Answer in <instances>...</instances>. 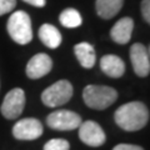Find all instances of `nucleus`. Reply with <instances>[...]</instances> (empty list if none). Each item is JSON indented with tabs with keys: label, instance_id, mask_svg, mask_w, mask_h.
Wrapping results in <instances>:
<instances>
[{
	"label": "nucleus",
	"instance_id": "1a4fd4ad",
	"mask_svg": "<svg viewBox=\"0 0 150 150\" xmlns=\"http://www.w3.org/2000/svg\"><path fill=\"white\" fill-rule=\"evenodd\" d=\"M130 62L134 73L140 78H145L150 74V56L148 49L143 44L135 43L130 48Z\"/></svg>",
	"mask_w": 150,
	"mask_h": 150
},
{
	"label": "nucleus",
	"instance_id": "a211bd4d",
	"mask_svg": "<svg viewBox=\"0 0 150 150\" xmlns=\"http://www.w3.org/2000/svg\"><path fill=\"white\" fill-rule=\"evenodd\" d=\"M16 6V0H0V15L10 13Z\"/></svg>",
	"mask_w": 150,
	"mask_h": 150
},
{
	"label": "nucleus",
	"instance_id": "7ed1b4c3",
	"mask_svg": "<svg viewBox=\"0 0 150 150\" xmlns=\"http://www.w3.org/2000/svg\"><path fill=\"white\" fill-rule=\"evenodd\" d=\"M8 33L15 43L20 45L29 44L33 39L30 16L25 11H15L8 20Z\"/></svg>",
	"mask_w": 150,
	"mask_h": 150
},
{
	"label": "nucleus",
	"instance_id": "f03ea898",
	"mask_svg": "<svg viewBox=\"0 0 150 150\" xmlns=\"http://www.w3.org/2000/svg\"><path fill=\"white\" fill-rule=\"evenodd\" d=\"M118 99V91L106 85H88L83 90V100L91 109L104 110Z\"/></svg>",
	"mask_w": 150,
	"mask_h": 150
},
{
	"label": "nucleus",
	"instance_id": "423d86ee",
	"mask_svg": "<svg viewBox=\"0 0 150 150\" xmlns=\"http://www.w3.org/2000/svg\"><path fill=\"white\" fill-rule=\"evenodd\" d=\"M25 106V93L20 88H15L9 91L3 100L0 111L4 118L16 119L24 110Z\"/></svg>",
	"mask_w": 150,
	"mask_h": 150
},
{
	"label": "nucleus",
	"instance_id": "ddd939ff",
	"mask_svg": "<svg viewBox=\"0 0 150 150\" xmlns=\"http://www.w3.org/2000/svg\"><path fill=\"white\" fill-rule=\"evenodd\" d=\"M74 54L76 56L78 62L85 69H91L96 62V53L91 44L83 41L74 46Z\"/></svg>",
	"mask_w": 150,
	"mask_h": 150
},
{
	"label": "nucleus",
	"instance_id": "aec40b11",
	"mask_svg": "<svg viewBox=\"0 0 150 150\" xmlns=\"http://www.w3.org/2000/svg\"><path fill=\"white\" fill-rule=\"evenodd\" d=\"M112 150H144V148L135 144H118Z\"/></svg>",
	"mask_w": 150,
	"mask_h": 150
},
{
	"label": "nucleus",
	"instance_id": "4468645a",
	"mask_svg": "<svg viewBox=\"0 0 150 150\" xmlns=\"http://www.w3.org/2000/svg\"><path fill=\"white\" fill-rule=\"evenodd\" d=\"M124 5V0H96L95 9L101 19L109 20L118 14Z\"/></svg>",
	"mask_w": 150,
	"mask_h": 150
},
{
	"label": "nucleus",
	"instance_id": "f3484780",
	"mask_svg": "<svg viewBox=\"0 0 150 150\" xmlns=\"http://www.w3.org/2000/svg\"><path fill=\"white\" fill-rule=\"evenodd\" d=\"M70 144L65 139H50L44 145V150H69Z\"/></svg>",
	"mask_w": 150,
	"mask_h": 150
},
{
	"label": "nucleus",
	"instance_id": "20e7f679",
	"mask_svg": "<svg viewBox=\"0 0 150 150\" xmlns=\"http://www.w3.org/2000/svg\"><path fill=\"white\" fill-rule=\"evenodd\" d=\"M73 91V85L70 84V81L59 80L43 91L41 100H43L44 105L49 108L62 106L71 99Z\"/></svg>",
	"mask_w": 150,
	"mask_h": 150
},
{
	"label": "nucleus",
	"instance_id": "dca6fc26",
	"mask_svg": "<svg viewBox=\"0 0 150 150\" xmlns=\"http://www.w3.org/2000/svg\"><path fill=\"white\" fill-rule=\"evenodd\" d=\"M59 20H60V24L65 28H68V29L78 28V26H80L83 23L80 13H79L76 9H73V8L65 9V10L60 14Z\"/></svg>",
	"mask_w": 150,
	"mask_h": 150
},
{
	"label": "nucleus",
	"instance_id": "f8f14e48",
	"mask_svg": "<svg viewBox=\"0 0 150 150\" xmlns=\"http://www.w3.org/2000/svg\"><path fill=\"white\" fill-rule=\"evenodd\" d=\"M100 69L109 78L118 79L123 76L125 73V64L119 56L108 54L103 56L100 60Z\"/></svg>",
	"mask_w": 150,
	"mask_h": 150
},
{
	"label": "nucleus",
	"instance_id": "6e6552de",
	"mask_svg": "<svg viewBox=\"0 0 150 150\" xmlns=\"http://www.w3.org/2000/svg\"><path fill=\"white\" fill-rule=\"evenodd\" d=\"M79 138L84 143L93 148L101 146L106 140V135L101 126L93 120L81 121L79 126Z\"/></svg>",
	"mask_w": 150,
	"mask_h": 150
},
{
	"label": "nucleus",
	"instance_id": "9d476101",
	"mask_svg": "<svg viewBox=\"0 0 150 150\" xmlns=\"http://www.w3.org/2000/svg\"><path fill=\"white\" fill-rule=\"evenodd\" d=\"M53 68V60L44 53L36 54L29 60L26 65V75L30 79H40L50 73Z\"/></svg>",
	"mask_w": 150,
	"mask_h": 150
},
{
	"label": "nucleus",
	"instance_id": "9b49d317",
	"mask_svg": "<svg viewBox=\"0 0 150 150\" xmlns=\"http://www.w3.org/2000/svg\"><path fill=\"white\" fill-rule=\"evenodd\" d=\"M134 30V20L129 16L121 18L115 23V25L110 30V38L116 44H128L131 39V34Z\"/></svg>",
	"mask_w": 150,
	"mask_h": 150
},
{
	"label": "nucleus",
	"instance_id": "39448f33",
	"mask_svg": "<svg viewBox=\"0 0 150 150\" xmlns=\"http://www.w3.org/2000/svg\"><path fill=\"white\" fill-rule=\"evenodd\" d=\"M80 115L71 110H56L48 115L46 124L49 128L60 131H70L78 129L81 124Z\"/></svg>",
	"mask_w": 150,
	"mask_h": 150
},
{
	"label": "nucleus",
	"instance_id": "6ab92c4d",
	"mask_svg": "<svg viewBox=\"0 0 150 150\" xmlns=\"http://www.w3.org/2000/svg\"><path fill=\"white\" fill-rule=\"evenodd\" d=\"M142 15L144 20L150 25V0H143L142 1Z\"/></svg>",
	"mask_w": 150,
	"mask_h": 150
},
{
	"label": "nucleus",
	"instance_id": "2eb2a0df",
	"mask_svg": "<svg viewBox=\"0 0 150 150\" xmlns=\"http://www.w3.org/2000/svg\"><path fill=\"white\" fill-rule=\"evenodd\" d=\"M39 38L45 46L50 49H56L62 44V34L51 24H44L39 29Z\"/></svg>",
	"mask_w": 150,
	"mask_h": 150
},
{
	"label": "nucleus",
	"instance_id": "4be33fe9",
	"mask_svg": "<svg viewBox=\"0 0 150 150\" xmlns=\"http://www.w3.org/2000/svg\"><path fill=\"white\" fill-rule=\"evenodd\" d=\"M148 53H149V56H150V46H149V49H148Z\"/></svg>",
	"mask_w": 150,
	"mask_h": 150
},
{
	"label": "nucleus",
	"instance_id": "412c9836",
	"mask_svg": "<svg viewBox=\"0 0 150 150\" xmlns=\"http://www.w3.org/2000/svg\"><path fill=\"white\" fill-rule=\"evenodd\" d=\"M23 1L30 4V5L35 6V8H44L46 4V0H23Z\"/></svg>",
	"mask_w": 150,
	"mask_h": 150
},
{
	"label": "nucleus",
	"instance_id": "0eeeda50",
	"mask_svg": "<svg viewBox=\"0 0 150 150\" xmlns=\"http://www.w3.org/2000/svg\"><path fill=\"white\" fill-rule=\"evenodd\" d=\"M43 124L35 118H25L13 126V135L18 140H35L43 135Z\"/></svg>",
	"mask_w": 150,
	"mask_h": 150
},
{
	"label": "nucleus",
	"instance_id": "f257e3e1",
	"mask_svg": "<svg viewBox=\"0 0 150 150\" xmlns=\"http://www.w3.org/2000/svg\"><path fill=\"white\" fill-rule=\"evenodd\" d=\"M114 120L125 131H138L149 121V110L142 101H130L119 106L114 112Z\"/></svg>",
	"mask_w": 150,
	"mask_h": 150
}]
</instances>
